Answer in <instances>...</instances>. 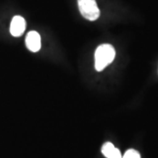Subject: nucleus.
Here are the masks:
<instances>
[{"instance_id": "f257e3e1", "label": "nucleus", "mask_w": 158, "mask_h": 158, "mask_svg": "<svg viewBox=\"0 0 158 158\" xmlns=\"http://www.w3.org/2000/svg\"><path fill=\"white\" fill-rule=\"evenodd\" d=\"M116 53L113 46L103 44L98 47L95 52V69L97 71H102L115 58Z\"/></svg>"}, {"instance_id": "f03ea898", "label": "nucleus", "mask_w": 158, "mask_h": 158, "mask_svg": "<svg viewBox=\"0 0 158 158\" xmlns=\"http://www.w3.org/2000/svg\"><path fill=\"white\" fill-rule=\"evenodd\" d=\"M77 3L79 11L85 19L90 21H94L98 19L100 11L96 0H77Z\"/></svg>"}, {"instance_id": "7ed1b4c3", "label": "nucleus", "mask_w": 158, "mask_h": 158, "mask_svg": "<svg viewBox=\"0 0 158 158\" xmlns=\"http://www.w3.org/2000/svg\"><path fill=\"white\" fill-rule=\"evenodd\" d=\"M26 45L29 50L33 53H36L41 48V40L39 33L35 31L29 32L26 37Z\"/></svg>"}, {"instance_id": "20e7f679", "label": "nucleus", "mask_w": 158, "mask_h": 158, "mask_svg": "<svg viewBox=\"0 0 158 158\" xmlns=\"http://www.w3.org/2000/svg\"><path fill=\"white\" fill-rule=\"evenodd\" d=\"M26 30V20L21 16H15L13 17L11 22L10 32L11 34L14 37L21 36Z\"/></svg>"}, {"instance_id": "39448f33", "label": "nucleus", "mask_w": 158, "mask_h": 158, "mask_svg": "<svg viewBox=\"0 0 158 158\" xmlns=\"http://www.w3.org/2000/svg\"><path fill=\"white\" fill-rule=\"evenodd\" d=\"M101 151L106 158H122L119 149L114 147V145L111 142H106L102 146Z\"/></svg>"}, {"instance_id": "423d86ee", "label": "nucleus", "mask_w": 158, "mask_h": 158, "mask_svg": "<svg viewBox=\"0 0 158 158\" xmlns=\"http://www.w3.org/2000/svg\"><path fill=\"white\" fill-rule=\"evenodd\" d=\"M122 158H141V155L135 149H128Z\"/></svg>"}]
</instances>
